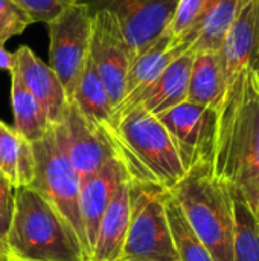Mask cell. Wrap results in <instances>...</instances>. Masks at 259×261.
<instances>
[{"label": "cell", "mask_w": 259, "mask_h": 261, "mask_svg": "<svg viewBox=\"0 0 259 261\" xmlns=\"http://www.w3.org/2000/svg\"><path fill=\"white\" fill-rule=\"evenodd\" d=\"M58 148L72 164L81 180L96 173L111 158L122 156V148L113 128L93 127L78 107L69 101L61 121L52 125Z\"/></svg>", "instance_id": "cell-8"}, {"label": "cell", "mask_w": 259, "mask_h": 261, "mask_svg": "<svg viewBox=\"0 0 259 261\" xmlns=\"http://www.w3.org/2000/svg\"><path fill=\"white\" fill-rule=\"evenodd\" d=\"M166 188L153 180H130V223L119 261H177L166 219Z\"/></svg>", "instance_id": "cell-5"}, {"label": "cell", "mask_w": 259, "mask_h": 261, "mask_svg": "<svg viewBox=\"0 0 259 261\" xmlns=\"http://www.w3.org/2000/svg\"><path fill=\"white\" fill-rule=\"evenodd\" d=\"M214 261H234L232 188L217 179L203 161L169 190Z\"/></svg>", "instance_id": "cell-3"}, {"label": "cell", "mask_w": 259, "mask_h": 261, "mask_svg": "<svg viewBox=\"0 0 259 261\" xmlns=\"http://www.w3.org/2000/svg\"><path fill=\"white\" fill-rule=\"evenodd\" d=\"M253 213H255V217H256V220H258V223H259V206L253 208Z\"/></svg>", "instance_id": "cell-32"}, {"label": "cell", "mask_w": 259, "mask_h": 261, "mask_svg": "<svg viewBox=\"0 0 259 261\" xmlns=\"http://www.w3.org/2000/svg\"><path fill=\"white\" fill-rule=\"evenodd\" d=\"M11 258V254H9V249H8V245H6V239L0 237V261H9Z\"/></svg>", "instance_id": "cell-31"}, {"label": "cell", "mask_w": 259, "mask_h": 261, "mask_svg": "<svg viewBox=\"0 0 259 261\" xmlns=\"http://www.w3.org/2000/svg\"><path fill=\"white\" fill-rule=\"evenodd\" d=\"M9 261H21V260H9Z\"/></svg>", "instance_id": "cell-33"}, {"label": "cell", "mask_w": 259, "mask_h": 261, "mask_svg": "<svg viewBox=\"0 0 259 261\" xmlns=\"http://www.w3.org/2000/svg\"><path fill=\"white\" fill-rule=\"evenodd\" d=\"M113 135L133 179L153 180L171 190L186 174L166 127L142 107L121 113L113 122Z\"/></svg>", "instance_id": "cell-4"}, {"label": "cell", "mask_w": 259, "mask_h": 261, "mask_svg": "<svg viewBox=\"0 0 259 261\" xmlns=\"http://www.w3.org/2000/svg\"><path fill=\"white\" fill-rule=\"evenodd\" d=\"M11 106L14 113V130L20 138L34 144L49 132L50 122L44 109L27 90L17 70L11 73Z\"/></svg>", "instance_id": "cell-21"}, {"label": "cell", "mask_w": 259, "mask_h": 261, "mask_svg": "<svg viewBox=\"0 0 259 261\" xmlns=\"http://www.w3.org/2000/svg\"><path fill=\"white\" fill-rule=\"evenodd\" d=\"M206 0H177L174 8L172 17L168 23L166 32L174 38L179 40L183 37L198 20Z\"/></svg>", "instance_id": "cell-25"}, {"label": "cell", "mask_w": 259, "mask_h": 261, "mask_svg": "<svg viewBox=\"0 0 259 261\" xmlns=\"http://www.w3.org/2000/svg\"><path fill=\"white\" fill-rule=\"evenodd\" d=\"M14 55L15 70L21 81L44 109L50 125L58 124L69 104V98L60 78L29 46H20Z\"/></svg>", "instance_id": "cell-15"}, {"label": "cell", "mask_w": 259, "mask_h": 261, "mask_svg": "<svg viewBox=\"0 0 259 261\" xmlns=\"http://www.w3.org/2000/svg\"><path fill=\"white\" fill-rule=\"evenodd\" d=\"M157 118L171 135L186 171L203 161H211L215 109L185 101Z\"/></svg>", "instance_id": "cell-11"}, {"label": "cell", "mask_w": 259, "mask_h": 261, "mask_svg": "<svg viewBox=\"0 0 259 261\" xmlns=\"http://www.w3.org/2000/svg\"><path fill=\"white\" fill-rule=\"evenodd\" d=\"M0 70H6L9 75L15 70V55L6 50L3 43H0Z\"/></svg>", "instance_id": "cell-30"}, {"label": "cell", "mask_w": 259, "mask_h": 261, "mask_svg": "<svg viewBox=\"0 0 259 261\" xmlns=\"http://www.w3.org/2000/svg\"><path fill=\"white\" fill-rule=\"evenodd\" d=\"M211 167L214 176L232 188L259 168L258 66H246L227 81L215 109Z\"/></svg>", "instance_id": "cell-1"}, {"label": "cell", "mask_w": 259, "mask_h": 261, "mask_svg": "<svg viewBox=\"0 0 259 261\" xmlns=\"http://www.w3.org/2000/svg\"><path fill=\"white\" fill-rule=\"evenodd\" d=\"M92 15L89 58L104 83L111 106L116 110L125 98L127 75L133 55L121 28L110 12L98 9L93 11Z\"/></svg>", "instance_id": "cell-9"}, {"label": "cell", "mask_w": 259, "mask_h": 261, "mask_svg": "<svg viewBox=\"0 0 259 261\" xmlns=\"http://www.w3.org/2000/svg\"><path fill=\"white\" fill-rule=\"evenodd\" d=\"M130 179L122 182L104 213L90 261H119L130 223Z\"/></svg>", "instance_id": "cell-17"}, {"label": "cell", "mask_w": 259, "mask_h": 261, "mask_svg": "<svg viewBox=\"0 0 259 261\" xmlns=\"http://www.w3.org/2000/svg\"><path fill=\"white\" fill-rule=\"evenodd\" d=\"M17 5L32 23H50L70 0H11Z\"/></svg>", "instance_id": "cell-27"}, {"label": "cell", "mask_w": 259, "mask_h": 261, "mask_svg": "<svg viewBox=\"0 0 259 261\" xmlns=\"http://www.w3.org/2000/svg\"><path fill=\"white\" fill-rule=\"evenodd\" d=\"M165 210L177 261H214L169 191L166 196Z\"/></svg>", "instance_id": "cell-22"}, {"label": "cell", "mask_w": 259, "mask_h": 261, "mask_svg": "<svg viewBox=\"0 0 259 261\" xmlns=\"http://www.w3.org/2000/svg\"><path fill=\"white\" fill-rule=\"evenodd\" d=\"M232 200L234 261H259V223L255 213L235 188H232Z\"/></svg>", "instance_id": "cell-23"}, {"label": "cell", "mask_w": 259, "mask_h": 261, "mask_svg": "<svg viewBox=\"0 0 259 261\" xmlns=\"http://www.w3.org/2000/svg\"><path fill=\"white\" fill-rule=\"evenodd\" d=\"M92 11L87 5L70 0L49 28V66L60 78L69 101L89 60L92 40Z\"/></svg>", "instance_id": "cell-7"}, {"label": "cell", "mask_w": 259, "mask_h": 261, "mask_svg": "<svg viewBox=\"0 0 259 261\" xmlns=\"http://www.w3.org/2000/svg\"><path fill=\"white\" fill-rule=\"evenodd\" d=\"M84 118L99 130L113 128V106L90 58L82 70L78 86L70 99Z\"/></svg>", "instance_id": "cell-20"}, {"label": "cell", "mask_w": 259, "mask_h": 261, "mask_svg": "<svg viewBox=\"0 0 259 261\" xmlns=\"http://www.w3.org/2000/svg\"><path fill=\"white\" fill-rule=\"evenodd\" d=\"M189 47L183 43L176 41L166 31L148 44L145 49L139 50L133 58L127 75V101L145 89L151 81H154L172 61H176L182 54L188 52Z\"/></svg>", "instance_id": "cell-18"}, {"label": "cell", "mask_w": 259, "mask_h": 261, "mask_svg": "<svg viewBox=\"0 0 259 261\" xmlns=\"http://www.w3.org/2000/svg\"><path fill=\"white\" fill-rule=\"evenodd\" d=\"M6 245L12 260L89 261L70 223L31 185L15 188Z\"/></svg>", "instance_id": "cell-2"}, {"label": "cell", "mask_w": 259, "mask_h": 261, "mask_svg": "<svg viewBox=\"0 0 259 261\" xmlns=\"http://www.w3.org/2000/svg\"><path fill=\"white\" fill-rule=\"evenodd\" d=\"M238 5L240 0H206L195 24L176 41L186 44L194 54L220 52L237 15Z\"/></svg>", "instance_id": "cell-16"}, {"label": "cell", "mask_w": 259, "mask_h": 261, "mask_svg": "<svg viewBox=\"0 0 259 261\" xmlns=\"http://www.w3.org/2000/svg\"><path fill=\"white\" fill-rule=\"evenodd\" d=\"M218 54L226 81L246 66H258L259 0H240L234 23Z\"/></svg>", "instance_id": "cell-14"}, {"label": "cell", "mask_w": 259, "mask_h": 261, "mask_svg": "<svg viewBox=\"0 0 259 261\" xmlns=\"http://www.w3.org/2000/svg\"><path fill=\"white\" fill-rule=\"evenodd\" d=\"M24 139L17 132L0 121V174H3L15 188L17 161Z\"/></svg>", "instance_id": "cell-24"}, {"label": "cell", "mask_w": 259, "mask_h": 261, "mask_svg": "<svg viewBox=\"0 0 259 261\" xmlns=\"http://www.w3.org/2000/svg\"><path fill=\"white\" fill-rule=\"evenodd\" d=\"M192 60H194L192 50L182 54L145 89H142L133 98L121 102L113 113V122L121 113H124L125 110L134 106H139L145 112L159 116L171 110L172 107L185 102L188 99Z\"/></svg>", "instance_id": "cell-12"}, {"label": "cell", "mask_w": 259, "mask_h": 261, "mask_svg": "<svg viewBox=\"0 0 259 261\" xmlns=\"http://www.w3.org/2000/svg\"><path fill=\"white\" fill-rule=\"evenodd\" d=\"M89 9L113 15L134 57L168 28L177 0H78Z\"/></svg>", "instance_id": "cell-10"}, {"label": "cell", "mask_w": 259, "mask_h": 261, "mask_svg": "<svg viewBox=\"0 0 259 261\" xmlns=\"http://www.w3.org/2000/svg\"><path fill=\"white\" fill-rule=\"evenodd\" d=\"M14 196H15V188L3 174H0V237L3 239H6L12 220Z\"/></svg>", "instance_id": "cell-28"}, {"label": "cell", "mask_w": 259, "mask_h": 261, "mask_svg": "<svg viewBox=\"0 0 259 261\" xmlns=\"http://www.w3.org/2000/svg\"><path fill=\"white\" fill-rule=\"evenodd\" d=\"M235 190L240 191V194L246 199L252 210L259 206V168L246 180H243L238 187H235Z\"/></svg>", "instance_id": "cell-29"}, {"label": "cell", "mask_w": 259, "mask_h": 261, "mask_svg": "<svg viewBox=\"0 0 259 261\" xmlns=\"http://www.w3.org/2000/svg\"><path fill=\"white\" fill-rule=\"evenodd\" d=\"M258 69H259V64H258Z\"/></svg>", "instance_id": "cell-34"}, {"label": "cell", "mask_w": 259, "mask_h": 261, "mask_svg": "<svg viewBox=\"0 0 259 261\" xmlns=\"http://www.w3.org/2000/svg\"><path fill=\"white\" fill-rule=\"evenodd\" d=\"M130 177L131 174L124 158L114 156L96 173L81 180L79 206L89 246V255H92V249L104 213L107 211L119 185Z\"/></svg>", "instance_id": "cell-13"}, {"label": "cell", "mask_w": 259, "mask_h": 261, "mask_svg": "<svg viewBox=\"0 0 259 261\" xmlns=\"http://www.w3.org/2000/svg\"><path fill=\"white\" fill-rule=\"evenodd\" d=\"M32 151L35 159V171L31 187L35 188L46 200H49L70 223L89 255L79 206L81 177L58 148L52 125L40 141L32 144Z\"/></svg>", "instance_id": "cell-6"}, {"label": "cell", "mask_w": 259, "mask_h": 261, "mask_svg": "<svg viewBox=\"0 0 259 261\" xmlns=\"http://www.w3.org/2000/svg\"><path fill=\"white\" fill-rule=\"evenodd\" d=\"M226 75L218 52H195L188 87L189 102L217 109L226 92Z\"/></svg>", "instance_id": "cell-19"}, {"label": "cell", "mask_w": 259, "mask_h": 261, "mask_svg": "<svg viewBox=\"0 0 259 261\" xmlns=\"http://www.w3.org/2000/svg\"><path fill=\"white\" fill-rule=\"evenodd\" d=\"M32 24L31 18L11 0H0V43L20 35Z\"/></svg>", "instance_id": "cell-26"}]
</instances>
